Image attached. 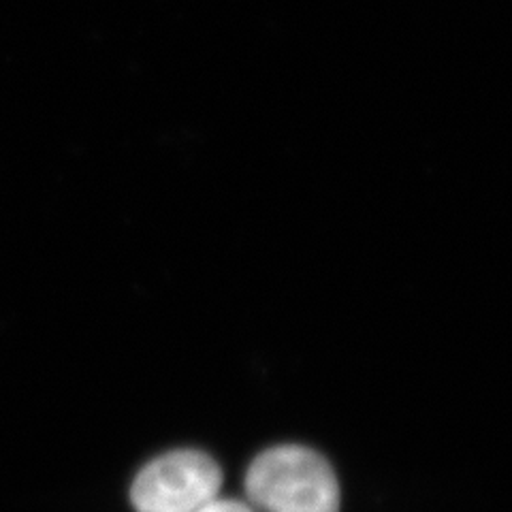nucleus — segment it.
Returning a JSON list of instances; mask_svg holds the SVG:
<instances>
[{"label": "nucleus", "mask_w": 512, "mask_h": 512, "mask_svg": "<svg viewBox=\"0 0 512 512\" xmlns=\"http://www.w3.org/2000/svg\"><path fill=\"white\" fill-rule=\"evenodd\" d=\"M248 500L263 512H340V485L329 461L306 446H276L252 461Z\"/></svg>", "instance_id": "1"}, {"label": "nucleus", "mask_w": 512, "mask_h": 512, "mask_svg": "<svg viewBox=\"0 0 512 512\" xmlns=\"http://www.w3.org/2000/svg\"><path fill=\"white\" fill-rule=\"evenodd\" d=\"M222 470L201 451H173L150 461L131 489L137 512H197L218 498Z\"/></svg>", "instance_id": "2"}, {"label": "nucleus", "mask_w": 512, "mask_h": 512, "mask_svg": "<svg viewBox=\"0 0 512 512\" xmlns=\"http://www.w3.org/2000/svg\"><path fill=\"white\" fill-rule=\"evenodd\" d=\"M197 512H254L248 504L237 502V500H212L210 504H205L203 508H199Z\"/></svg>", "instance_id": "3"}]
</instances>
